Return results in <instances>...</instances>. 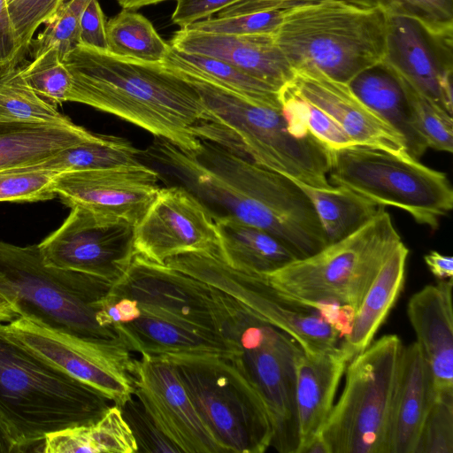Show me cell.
Listing matches in <instances>:
<instances>
[{"instance_id":"cell-38","label":"cell","mask_w":453,"mask_h":453,"mask_svg":"<svg viewBox=\"0 0 453 453\" xmlns=\"http://www.w3.org/2000/svg\"><path fill=\"white\" fill-rule=\"evenodd\" d=\"M29 86L43 99L58 105L70 102L72 76L55 48H50L22 66Z\"/></svg>"},{"instance_id":"cell-14","label":"cell","mask_w":453,"mask_h":453,"mask_svg":"<svg viewBox=\"0 0 453 453\" xmlns=\"http://www.w3.org/2000/svg\"><path fill=\"white\" fill-rule=\"evenodd\" d=\"M70 209L61 226L38 244L44 264L114 284L135 255V226L80 206Z\"/></svg>"},{"instance_id":"cell-20","label":"cell","mask_w":453,"mask_h":453,"mask_svg":"<svg viewBox=\"0 0 453 453\" xmlns=\"http://www.w3.org/2000/svg\"><path fill=\"white\" fill-rule=\"evenodd\" d=\"M288 87L326 113L356 144L416 160L409 153L403 135L369 108L349 84L334 81L318 70L305 69L296 71Z\"/></svg>"},{"instance_id":"cell-15","label":"cell","mask_w":453,"mask_h":453,"mask_svg":"<svg viewBox=\"0 0 453 453\" xmlns=\"http://www.w3.org/2000/svg\"><path fill=\"white\" fill-rule=\"evenodd\" d=\"M108 296L134 300L142 312L220 335L211 286L138 254Z\"/></svg>"},{"instance_id":"cell-12","label":"cell","mask_w":453,"mask_h":453,"mask_svg":"<svg viewBox=\"0 0 453 453\" xmlns=\"http://www.w3.org/2000/svg\"><path fill=\"white\" fill-rule=\"evenodd\" d=\"M403 346L397 335L386 334L348 363L342 395L319 433L328 453H387Z\"/></svg>"},{"instance_id":"cell-52","label":"cell","mask_w":453,"mask_h":453,"mask_svg":"<svg viewBox=\"0 0 453 453\" xmlns=\"http://www.w3.org/2000/svg\"><path fill=\"white\" fill-rule=\"evenodd\" d=\"M168 0H117L122 9L136 11L142 7L157 4Z\"/></svg>"},{"instance_id":"cell-16","label":"cell","mask_w":453,"mask_h":453,"mask_svg":"<svg viewBox=\"0 0 453 453\" xmlns=\"http://www.w3.org/2000/svg\"><path fill=\"white\" fill-rule=\"evenodd\" d=\"M135 254L157 264L192 252L219 255L209 209L182 186L160 188L134 230Z\"/></svg>"},{"instance_id":"cell-53","label":"cell","mask_w":453,"mask_h":453,"mask_svg":"<svg viewBox=\"0 0 453 453\" xmlns=\"http://www.w3.org/2000/svg\"><path fill=\"white\" fill-rule=\"evenodd\" d=\"M342 2L347 4H350L353 6L360 7V8H367L373 9L378 8L379 0H334Z\"/></svg>"},{"instance_id":"cell-19","label":"cell","mask_w":453,"mask_h":453,"mask_svg":"<svg viewBox=\"0 0 453 453\" xmlns=\"http://www.w3.org/2000/svg\"><path fill=\"white\" fill-rule=\"evenodd\" d=\"M159 179V172L138 162L59 173L54 192L69 208L80 206L136 226L161 188Z\"/></svg>"},{"instance_id":"cell-8","label":"cell","mask_w":453,"mask_h":453,"mask_svg":"<svg viewBox=\"0 0 453 453\" xmlns=\"http://www.w3.org/2000/svg\"><path fill=\"white\" fill-rule=\"evenodd\" d=\"M219 333L236 350L232 359L262 395L271 416V446L298 453L296 363L303 351L287 333L264 321L221 290L213 288Z\"/></svg>"},{"instance_id":"cell-50","label":"cell","mask_w":453,"mask_h":453,"mask_svg":"<svg viewBox=\"0 0 453 453\" xmlns=\"http://www.w3.org/2000/svg\"><path fill=\"white\" fill-rule=\"evenodd\" d=\"M424 260L429 271L438 280L452 279L453 258L451 256L432 250L425 255Z\"/></svg>"},{"instance_id":"cell-37","label":"cell","mask_w":453,"mask_h":453,"mask_svg":"<svg viewBox=\"0 0 453 453\" xmlns=\"http://www.w3.org/2000/svg\"><path fill=\"white\" fill-rule=\"evenodd\" d=\"M403 81L412 124L427 148L452 153V115Z\"/></svg>"},{"instance_id":"cell-33","label":"cell","mask_w":453,"mask_h":453,"mask_svg":"<svg viewBox=\"0 0 453 453\" xmlns=\"http://www.w3.org/2000/svg\"><path fill=\"white\" fill-rule=\"evenodd\" d=\"M162 64L193 73L251 101L281 107L279 90L222 59L170 47Z\"/></svg>"},{"instance_id":"cell-3","label":"cell","mask_w":453,"mask_h":453,"mask_svg":"<svg viewBox=\"0 0 453 453\" xmlns=\"http://www.w3.org/2000/svg\"><path fill=\"white\" fill-rule=\"evenodd\" d=\"M167 68L188 81L202 99L203 117L193 127L200 141L312 187H334L327 178V149L311 134L296 135L281 107L251 101L193 73Z\"/></svg>"},{"instance_id":"cell-24","label":"cell","mask_w":453,"mask_h":453,"mask_svg":"<svg viewBox=\"0 0 453 453\" xmlns=\"http://www.w3.org/2000/svg\"><path fill=\"white\" fill-rule=\"evenodd\" d=\"M349 362L339 345L318 353L303 351L298 356L296 363L298 453H303L322 428Z\"/></svg>"},{"instance_id":"cell-48","label":"cell","mask_w":453,"mask_h":453,"mask_svg":"<svg viewBox=\"0 0 453 453\" xmlns=\"http://www.w3.org/2000/svg\"><path fill=\"white\" fill-rule=\"evenodd\" d=\"M24 57L10 19L7 0H0V75L20 65Z\"/></svg>"},{"instance_id":"cell-9","label":"cell","mask_w":453,"mask_h":453,"mask_svg":"<svg viewBox=\"0 0 453 453\" xmlns=\"http://www.w3.org/2000/svg\"><path fill=\"white\" fill-rule=\"evenodd\" d=\"M199 416L225 453H263L273 427L256 386L230 357L168 355Z\"/></svg>"},{"instance_id":"cell-27","label":"cell","mask_w":453,"mask_h":453,"mask_svg":"<svg viewBox=\"0 0 453 453\" xmlns=\"http://www.w3.org/2000/svg\"><path fill=\"white\" fill-rule=\"evenodd\" d=\"M213 219L219 257L234 269L266 274L296 259L283 242L261 228L228 214Z\"/></svg>"},{"instance_id":"cell-23","label":"cell","mask_w":453,"mask_h":453,"mask_svg":"<svg viewBox=\"0 0 453 453\" xmlns=\"http://www.w3.org/2000/svg\"><path fill=\"white\" fill-rule=\"evenodd\" d=\"M436 396L430 369L417 342L403 346L392 399L387 453H415Z\"/></svg>"},{"instance_id":"cell-43","label":"cell","mask_w":453,"mask_h":453,"mask_svg":"<svg viewBox=\"0 0 453 453\" xmlns=\"http://www.w3.org/2000/svg\"><path fill=\"white\" fill-rule=\"evenodd\" d=\"M65 0H8L7 8L19 45L24 56L36 30L48 22Z\"/></svg>"},{"instance_id":"cell-18","label":"cell","mask_w":453,"mask_h":453,"mask_svg":"<svg viewBox=\"0 0 453 453\" xmlns=\"http://www.w3.org/2000/svg\"><path fill=\"white\" fill-rule=\"evenodd\" d=\"M134 384V395L180 452L225 453L166 357L142 354L135 362Z\"/></svg>"},{"instance_id":"cell-34","label":"cell","mask_w":453,"mask_h":453,"mask_svg":"<svg viewBox=\"0 0 453 453\" xmlns=\"http://www.w3.org/2000/svg\"><path fill=\"white\" fill-rule=\"evenodd\" d=\"M141 152L125 138L98 134L67 147L38 166L58 173L111 168L140 162Z\"/></svg>"},{"instance_id":"cell-7","label":"cell","mask_w":453,"mask_h":453,"mask_svg":"<svg viewBox=\"0 0 453 453\" xmlns=\"http://www.w3.org/2000/svg\"><path fill=\"white\" fill-rule=\"evenodd\" d=\"M113 284L88 274L44 264L38 244L0 241V290L25 316L81 337L120 342L97 320L101 301Z\"/></svg>"},{"instance_id":"cell-36","label":"cell","mask_w":453,"mask_h":453,"mask_svg":"<svg viewBox=\"0 0 453 453\" xmlns=\"http://www.w3.org/2000/svg\"><path fill=\"white\" fill-rule=\"evenodd\" d=\"M22 121L57 125L73 122L57 105L40 96L27 82L22 66L0 75V122Z\"/></svg>"},{"instance_id":"cell-10","label":"cell","mask_w":453,"mask_h":453,"mask_svg":"<svg viewBox=\"0 0 453 453\" xmlns=\"http://www.w3.org/2000/svg\"><path fill=\"white\" fill-rule=\"evenodd\" d=\"M165 265L232 296L257 317L289 334L305 353L337 347L353 319L350 309L292 299L273 288L265 274L234 269L219 255L185 253L168 258Z\"/></svg>"},{"instance_id":"cell-28","label":"cell","mask_w":453,"mask_h":453,"mask_svg":"<svg viewBox=\"0 0 453 453\" xmlns=\"http://www.w3.org/2000/svg\"><path fill=\"white\" fill-rule=\"evenodd\" d=\"M348 84L369 108L403 135L409 153L418 160L428 148L412 124L402 77L381 60L360 72Z\"/></svg>"},{"instance_id":"cell-21","label":"cell","mask_w":453,"mask_h":453,"mask_svg":"<svg viewBox=\"0 0 453 453\" xmlns=\"http://www.w3.org/2000/svg\"><path fill=\"white\" fill-rule=\"evenodd\" d=\"M168 43L180 51L226 61L279 91L295 77L274 35H219L184 27L177 30Z\"/></svg>"},{"instance_id":"cell-49","label":"cell","mask_w":453,"mask_h":453,"mask_svg":"<svg viewBox=\"0 0 453 453\" xmlns=\"http://www.w3.org/2000/svg\"><path fill=\"white\" fill-rule=\"evenodd\" d=\"M29 450L24 438L0 409V453H20Z\"/></svg>"},{"instance_id":"cell-44","label":"cell","mask_w":453,"mask_h":453,"mask_svg":"<svg viewBox=\"0 0 453 453\" xmlns=\"http://www.w3.org/2000/svg\"><path fill=\"white\" fill-rule=\"evenodd\" d=\"M119 409L134 434L137 452H180L157 427L142 403L134 395Z\"/></svg>"},{"instance_id":"cell-51","label":"cell","mask_w":453,"mask_h":453,"mask_svg":"<svg viewBox=\"0 0 453 453\" xmlns=\"http://www.w3.org/2000/svg\"><path fill=\"white\" fill-rule=\"evenodd\" d=\"M20 317L16 303L0 290V322L8 324Z\"/></svg>"},{"instance_id":"cell-22","label":"cell","mask_w":453,"mask_h":453,"mask_svg":"<svg viewBox=\"0 0 453 453\" xmlns=\"http://www.w3.org/2000/svg\"><path fill=\"white\" fill-rule=\"evenodd\" d=\"M452 279L439 280L413 294L407 315L437 394L453 391Z\"/></svg>"},{"instance_id":"cell-45","label":"cell","mask_w":453,"mask_h":453,"mask_svg":"<svg viewBox=\"0 0 453 453\" xmlns=\"http://www.w3.org/2000/svg\"><path fill=\"white\" fill-rule=\"evenodd\" d=\"M300 99L304 127L323 146L328 150H338L357 145L326 113Z\"/></svg>"},{"instance_id":"cell-35","label":"cell","mask_w":453,"mask_h":453,"mask_svg":"<svg viewBox=\"0 0 453 453\" xmlns=\"http://www.w3.org/2000/svg\"><path fill=\"white\" fill-rule=\"evenodd\" d=\"M106 41L116 56L151 63H162L171 47L146 17L129 9L106 21Z\"/></svg>"},{"instance_id":"cell-29","label":"cell","mask_w":453,"mask_h":453,"mask_svg":"<svg viewBox=\"0 0 453 453\" xmlns=\"http://www.w3.org/2000/svg\"><path fill=\"white\" fill-rule=\"evenodd\" d=\"M96 135L74 123L0 122V170L36 165Z\"/></svg>"},{"instance_id":"cell-1","label":"cell","mask_w":453,"mask_h":453,"mask_svg":"<svg viewBox=\"0 0 453 453\" xmlns=\"http://www.w3.org/2000/svg\"><path fill=\"white\" fill-rule=\"evenodd\" d=\"M143 154L202 203L270 233L296 258L327 245L311 201L281 173L207 141L188 151L157 138Z\"/></svg>"},{"instance_id":"cell-17","label":"cell","mask_w":453,"mask_h":453,"mask_svg":"<svg viewBox=\"0 0 453 453\" xmlns=\"http://www.w3.org/2000/svg\"><path fill=\"white\" fill-rule=\"evenodd\" d=\"M382 61L417 91L453 114V31L436 32L417 20L386 15Z\"/></svg>"},{"instance_id":"cell-46","label":"cell","mask_w":453,"mask_h":453,"mask_svg":"<svg viewBox=\"0 0 453 453\" xmlns=\"http://www.w3.org/2000/svg\"><path fill=\"white\" fill-rule=\"evenodd\" d=\"M175 9L172 13L173 24L180 28L211 17L220 10L241 0H175Z\"/></svg>"},{"instance_id":"cell-11","label":"cell","mask_w":453,"mask_h":453,"mask_svg":"<svg viewBox=\"0 0 453 453\" xmlns=\"http://www.w3.org/2000/svg\"><path fill=\"white\" fill-rule=\"evenodd\" d=\"M328 177L380 207L394 206L435 230L453 207V190L442 172L418 160L353 145L328 150Z\"/></svg>"},{"instance_id":"cell-26","label":"cell","mask_w":453,"mask_h":453,"mask_svg":"<svg viewBox=\"0 0 453 453\" xmlns=\"http://www.w3.org/2000/svg\"><path fill=\"white\" fill-rule=\"evenodd\" d=\"M409 249L402 242L382 265L339 346L350 361L372 342L403 290Z\"/></svg>"},{"instance_id":"cell-54","label":"cell","mask_w":453,"mask_h":453,"mask_svg":"<svg viewBox=\"0 0 453 453\" xmlns=\"http://www.w3.org/2000/svg\"><path fill=\"white\" fill-rule=\"evenodd\" d=\"M7 2H8V0H7Z\"/></svg>"},{"instance_id":"cell-30","label":"cell","mask_w":453,"mask_h":453,"mask_svg":"<svg viewBox=\"0 0 453 453\" xmlns=\"http://www.w3.org/2000/svg\"><path fill=\"white\" fill-rule=\"evenodd\" d=\"M134 434L120 409L112 404L96 423L67 427L47 434L44 453H135Z\"/></svg>"},{"instance_id":"cell-32","label":"cell","mask_w":453,"mask_h":453,"mask_svg":"<svg viewBox=\"0 0 453 453\" xmlns=\"http://www.w3.org/2000/svg\"><path fill=\"white\" fill-rule=\"evenodd\" d=\"M315 1L241 0L187 27L219 35H274L288 10Z\"/></svg>"},{"instance_id":"cell-4","label":"cell","mask_w":453,"mask_h":453,"mask_svg":"<svg viewBox=\"0 0 453 453\" xmlns=\"http://www.w3.org/2000/svg\"><path fill=\"white\" fill-rule=\"evenodd\" d=\"M111 401L24 347L0 322V409L28 448L67 427L91 425Z\"/></svg>"},{"instance_id":"cell-41","label":"cell","mask_w":453,"mask_h":453,"mask_svg":"<svg viewBox=\"0 0 453 453\" xmlns=\"http://www.w3.org/2000/svg\"><path fill=\"white\" fill-rule=\"evenodd\" d=\"M415 453H453V391L436 395L425 418Z\"/></svg>"},{"instance_id":"cell-5","label":"cell","mask_w":453,"mask_h":453,"mask_svg":"<svg viewBox=\"0 0 453 453\" xmlns=\"http://www.w3.org/2000/svg\"><path fill=\"white\" fill-rule=\"evenodd\" d=\"M295 72L315 69L349 83L382 60L386 15L334 0H317L291 8L274 34Z\"/></svg>"},{"instance_id":"cell-47","label":"cell","mask_w":453,"mask_h":453,"mask_svg":"<svg viewBox=\"0 0 453 453\" xmlns=\"http://www.w3.org/2000/svg\"><path fill=\"white\" fill-rule=\"evenodd\" d=\"M106 18L98 0H90L80 19V44L107 50Z\"/></svg>"},{"instance_id":"cell-6","label":"cell","mask_w":453,"mask_h":453,"mask_svg":"<svg viewBox=\"0 0 453 453\" xmlns=\"http://www.w3.org/2000/svg\"><path fill=\"white\" fill-rule=\"evenodd\" d=\"M383 208L346 237L265 274L268 281L299 302L356 312L382 265L403 242Z\"/></svg>"},{"instance_id":"cell-40","label":"cell","mask_w":453,"mask_h":453,"mask_svg":"<svg viewBox=\"0 0 453 453\" xmlns=\"http://www.w3.org/2000/svg\"><path fill=\"white\" fill-rule=\"evenodd\" d=\"M58 174L37 165L0 170V203L51 200Z\"/></svg>"},{"instance_id":"cell-39","label":"cell","mask_w":453,"mask_h":453,"mask_svg":"<svg viewBox=\"0 0 453 453\" xmlns=\"http://www.w3.org/2000/svg\"><path fill=\"white\" fill-rule=\"evenodd\" d=\"M90 0H65L45 28L33 39L29 50L33 58L55 48L64 61L65 56L80 44V19Z\"/></svg>"},{"instance_id":"cell-42","label":"cell","mask_w":453,"mask_h":453,"mask_svg":"<svg viewBox=\"0 0 453 453\" xmlns=\"http://www.w3.org/2000/svg\"><path fill=\"white\" fill-rule=\"evenodd\" d=\"M386 15L409 18L436 32L453 31V0H379Z\"/></svg>"},{"instance_id":"cell-31","label":"cell","mask_w":453,"mask_h":453,"mask_svg":"<svg viewBox=\"0 0 453 453\" xmlns=\"http://www.w3.org/2000/svg\"><path fill=\"white\" fill-rule=\"evenodd\" d=\"M291 180L311 201L327 244L356 231L372 219L380 207L345 187L316 188Z\"/></svg>"},{"instance_id":"cell-2","label":"cell","mask_w":453,"mask_h":453,"mask_svg":"<svg viewBox=\"0 0 453 453\" xmlns=\"http://www.w3.org/2000/svg\"><path fill=\"white\" fill-rule=\"evenodd\" d=\"M72 76L70 102L113 114L188 151L201 141L193 127L204 107L195 87L162 63L77 45L65 58Z\"/></svg>"},{"instance_id":"cell-25","label":"cell","mask_w":453,"mask_h":453,"mask_svg":"<svg viewBox=\"0 0 453 453\" xmlns=\"http://www.w3.org/2000/svg\"><path fill=\"white\" fill-rule=\"evenodd\" d=\"M131 351L153 356L219 355L234 357V348L221 335L182 322L147 314L114 326Z\"/></svg>"},{"instance_id":"cell-13","label":"cell","mask_w":453,"mask_h":453,"mask_svg":"<svg viewBox=\"0 0 453 453\" xmlns=\"http://www.w3.org/2000/svg\"><path fill=\"white\" fill-rule=\"evenodd\" d=\"M5 326L31 352L102 392L119 408L134 395L136 359L120 342L81 337L25 316Z\"/></svg>"}]
</instances>
